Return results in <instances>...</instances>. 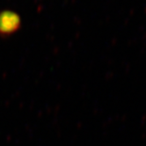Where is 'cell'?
<instances>
[{
    "mask_svg": "<svg viewBox=\"0 0 146 146\" xmlns=\"http://www.w3.org/2000/svg\"><path fill=\"white\" fill-rule=\"evenodd\" d=\"M19 18L12 12H4L0 14V33L10 34L19 26Z\"/></svg>",
    "mask_w": 146,
    "mask_h": 146,
    "instance_id": "1",
    "label": "cell"
}]
</instances>
